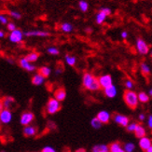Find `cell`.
Wrapping results in <instances>:
<instances>
[{
  "mask_svg": "<svg viewBox=\"0 0 152 152\" xmlns=\"http://www.w3.org/2000/svg\"><path fill=\"white\" fill-rule=\"evenodd\" d=\"M82 85L86 90L91 91H97L101 89L97 77L91 73H88V72L85 73L82 77Z\"/></svg>",
  "mask_w": 152,
  "mask_h": 152,
  "instance_id": "6da1fadb",
  "label": "cell"
},
{
  "mask_svg": "<svg viewBox=\"0 0 152 152\" xmlns=\"http://www.w3.org/2000/svg\"><path fill=\"white\" fill-rule=\"evenodd\" d=\"M123 100L125 104H127V107L131 109H135L138 107V98H137V94L134 91L127 90L124 91L123 94Z\"/></svg>",
  "mask_w": 152,
  "mask_h": 152,
  "instance_id": "7a4b0ae2",
  "label": "cell"
},
{
  "mask_svg": "<svg viewBox=\"0 0 152 152\" xmlns=\"http://www.w3.org/2000/svg\"><path fill=\"white\" fill-rule=\"evenodd\" d=\"M61 108H62V107H61L60 102H58L54 98L49 99L47 105H46V110H47L48 114H50V115L56 114L57 112H59L61 110Z\"/></svg>",
  "mask_w": 152,
  "mask_h": 152,
  "instance_id": "3957f363",
  "label": "cell"
},
{
  "mask_svg": "<svg viewBox=\"0 0 152 152\" xmlns=\"http://www.w3.org/2000/svg\"><path fill=\"white\" fill-rule=\"evenodd\" d=\"M35 120V115L34 113H32L30 111H25L22 114L21 118H20V122L23 125V126H28V125L31 124V122H33Z\"/></svg>",
  "mask_w": 152,
  "mask_h": 152,
  "instance_id": "277c9868",
  "label": "cell"
},
{
  "mask_svg": "<svg viewBox=\"0 0 152 152\" xmlns=\"http://www.w3.org/2000/svg\"><path fill=\"white\" fill-rule=\"evenodd\" d=\"M136 49H137L138 52H139V53L142 54V55L148 54V51H149L148 45L142 38H137V40H136Z\"/></svg>",
  "mask_w": 152,
  "mask_h": 152,
  "instance_id": "5b68a950",
  "label": "cell"
},
{
  "mask_svg": "<svg viewBox=\"0 0 152 152\" xmlns=\"http://www.w3.org/2000/svg\"><path fill=\"white\" fill-rule=\"evenodd\" d=\"M97 79H98L99 85H100V88H102V89H105V88L109 87L110 85L113 84V81H112V77L108 74L102 75V76L99 77Z\"/></svg>",
  "mask_w": 152,
  "mask_h": 152,
  "instance_id": "8992f818",
  "label": "cell"
},
{
  "mask_svg": "<svg viewBox=\"0 0 152 152\" xmlns=\"http://www.w3.org/2000/svg\"><path fill=\"white\" fill-rule=\"evenodd\" d=\"M12 121V113L9 109L3 108L0 111V122L3 124H9Z\"/></svg>",
  "mask_w": 152,
  "mask_h": 152,
  "instance_id": "52a82bcc",
  "label": "cell"
},
{
  "mask_svg": "<svg viewBox=\"0 0 152 152\" xmlns=\"http://www.w3.org/2000/svg\"><path fill=\"white\" fill-rule=\"evenodd\" d=\"M23 33L19 30L15 29L14 31H12L10 35V40L13 43H20L23 40Z\"/></svg>",
  "mask_w": 152,
  "mask_h": 152,
  "instance_id": "ba28073f",
  "label": "cell"
},
{
  "mask_svg": "<svg viewBox=\"0 0 152 152\" xmlns=\"http://www.w3.org/2000/svg\"><path fill=\"white\" fill-rule=\"evenodd\" d=\"M114 121L117 124L121 125V127H127V125L130 122V120L127 116H124L121 114H115Z\"/></svg>",
  "mask_w": 152,
  "mask_h": 152,
  "instance_id": "9c48e42d",
  "label": "cell"
},
{
  "mask_svg": "<svg viewBox=\"0 0 152 152\" xmlns=\"http://www.w3.org/2000/svg\"><path fill=\"white\" fill-rule=\"evenodd\" d=\"M97 120L100 121L102 124H107L110 121V118H111V116L109 114V112L105 111V110H102L100 112H98L97 114Z\"/></svg>",
  "mask_w": 152,
  "mask_h": 152,
  "instance_id": "30bf717a",
  "label": "cell"
},
{
  "mask_svg": "<svg viewBox=\"0 0 152 152\" xmlns=\"http://www.w3.org/2000/svg\"><path fill=\"white\" fill-rule=\"evenodd\" d=\"M65 98H66V91L64 88L60 87L54 91V99H56L58 102L61 103L64 101Z\"/></svg>",
  "mask_w": 152,
  "mask_h": 152,
  "instance_id": "8fae6325",
  "label": "cell"
},
{
  "mask_svg": "<svg viewBox=\"0 0 152 152\" xmlns=\"http://www.w3.org/2000/svg\"><path fill=\"white\" fill-rule=\"evenodd\" d=\"M19 64H20V66H21L23 69H24V70H26V71H28V72H33V71H35V70H36V66H35V65H34V64H32L31 63H29L28 61H26V59H25V58L20 59Z\"/></svg>",
  "mask_w": 152,
  "mask_h": 152,
  "instance_id": "7c38bea8",
  "label": "cell"
},
{
  "mask_svg": "<svg viewBox=\"0 0 152 152\" xmlns=\"http://www.w3.org/2000/svg\"><path fill=\"white\" fill-rule=\"evenodd\" d=\"M1 104H2V107L5 109L10 110L13 107V105L15 104V100L12 97H10V96H6V97H4L2 99Z\"/></svg>",
  "mask_w": 152,
  "mask_h": 152,
  "instance_id": "4fadbf2b",
  "label": "cell"
},
{
  "mask_svg": "<svg viewBox=\"0 0 152 152\" xmlns=\"http://www.w3.org/2000/svg\"><path fill=\"white\" fill-rule=\"evenodd\" d=\"M139 147L142 150H145L146 151L148 148H149L150 147H152L151 145V139L147 136L145 137H142L139 139Z\"/></svg>",
  "mask_w": 152,
  "mask_h": 152,
  "instance_id": "5bb4252c",
  "label": "cell"
},
{
  "mask_svg": "<svg viewBox=\"0 0 152 152\" xmlns=\"http://www.w3.org/2000/svg\"><path fill=\"white\" fill-rule=\"evenodd\" d=\"M23 35L26 37H49L50 36V33L49 32H45V31H28V32H25L23 33Z\"/></svg>",
  "mask_w": 152,
  "mask_h": 152,
  "instance_id": "9a60e30c",
  "label": "cell"
},
{
  "mask_svg": "<svg viewBox=\"0 0 152 152\" xmlns=\"http://www.w3.org/2000/svg\"><path fill=\"white\" fill-rule=\"evenodd\" d=\"M104 95L107 96V97H108V98H114L117 95L118 91H117V88L115 87V85L112 84V85L109 86V87L104 89Z\"/></svg>",
  "mask_w": 152,
  "mask_h": 152,
  "instance_id": "2e32d148",
  "label": "cell"
},
{
  "mask_svg": "<svg viewBox=\"0 0 152 152\" xmlns=\"http://www.w3.org/2000/svg\"><path fill=\"white\" fill-rule=\"evenodd\" d=\"M134 135L137 137V138H142V137H145L147 135V131H146V129H145L142 125H140V124H137L136 125V127H135V129H134Z\"/></svg>",
  "mask_w": 152,
  "mask_h": 152,
  "instance_id": "e0dca14e",
  "label": "cell"
},
{
  "mask_svg": "<svg viewBox=\"0 0 152 152\" xmlns=\"http://www.w3.org/2000/svg\"><path fill=\"white\" fill-rule=\"evenodd\" d=\"M37 128L32 125H28L23 128V135L26 137H32L37 134Z\"/></svg>",
  "mask_w": 152,
  "mask_h": 152,
  "instance_id": "ac0fdd59",
  "label": "cell"
},
{
  "mask_svg": "<svg viewBox=\"0 0 152 152\" xmlns=\"http://www.w3.org/2000/svg\"><path fill=\"white\" fill-rule=\"evenodd\" d=\"M109 152H125L123 148L121 146V144L118 142H114L110 144V146L108 147Z\"/></svg>",
  "mask_w": 152,
  "mask_h": 152,
  "instance_id": "d6986e66",
  "label": "cell"
},
{
  "mask_svg": "<svg viewBox=\"0 0 152 152\" xmlns=\"http://www.w3.org/2000/svg\"><path fill=\"white\" fill-rule=\"evenodd\" d=\"M50 73H51V69L49 66H42V67H40L38 69V73L37 74L42 76L44 78H47V77H50Z\"/></svg>",
  "mask_w": 152,
  "mask_h": 152,
  "instance_id": "ffe728a7",
  "label": "cell"
},
{
  "mask_svg": "<svg viewBox=\"0 0 152 152\" xmlns=\"http://www.w3.org/2000/svg\"><path fill=\"white\" fill-rule=\"evenodd\" d=\"M45 82V78L39 74H36L32 78V83L35 86H40Z\"/></svg>",
  "mask_w": 152,
  "mask_h": 152,
  "instance_id": "44dd1931",
  "label": "cell"
},
{
  "mask_svg": "<svg viewBox=\"0 0 152 152\" xmlns=\"http://www.w3.org/2000/svg\"><path fill=\"white\" fill-rule=\"evenodd\" d=\"M140 69H141V72H142V75L144 77H148L150 73H151V70H150V67L148 66V65L146 64V63H142L141 65H140Z\"/></svg>",
  "mask_w": 152,
  "mask_h": 152,
  "instance_id": "7402d4cb",
  "label": "cell"
},
{
  "mask_svg": "<svg viewBox=\"0 0 152 152\" xmlns=\"http://www.w3.org/2000/svg\"><path fill=\"white\" fill-rule=\"evenodd\" d=\"M39 57V54L37 52H31V53H28L24 58L26 59V61H28L29 63H35L36 61H37V59Z\"/></svg>",
  "mask_w": 152,
  "mask_h": 152,
  "instance_id": "603a6c76",
  "label": "cell"
},
{
  "mask_svg": "<svg viewBox=\"0 0 152 152\" xmlns=\"http://www.w3.org/2000/svg\"><path fill=\"white\" fill-rule=\"evenodd\" d=\"M92 152H109L107 145H96L92 148Z\"/></svg>",
  "mask_w": 152,
  "mask_h": 152,
  "instance_id": "cb8c5ba5",
  "label": "cell"
},
{
  "mask_svg": "<svg viewBox=\"0 0 152 152\" xmlns=\"http://www.w3.org/2000/svg\"><path fill=\"white\" fill-rule=\"evenodd\" d=\"M137 98H138V102H141V103H148L149 101V96L144 91L139 92V94H137Z\"/></svg>",
  "mask_w": 152,
  "mask_h": 152,
  "instance_id": "d4e9b609",
  "label": "cell"
},
{
  "mask_svg": "<svg viewBox=\"0 0 152 152\" xmlns=\"http://www.w3.org/2000/svg\"><path fill=\"white\" fill-rule=\"evenodd\" d=\"M65 62H66V64L68 65H70V66H74V65L76 64V62H77V58L75 56L66 54L65 55Z\"/></svg>",
  "mask_w": 152,
  "mask_h": 152,
  "instance_id": "484cf974",
  "label": "cell"
},
{
  "mask_svg": "<svg viewBox=\"0 0 152 152\" xmlns=\"http://www.w3.org/2000/svg\"><path fill=\"white\" fill-rule=\"evenodd\" d=\"M61 30L64 33H70L72 30H73V26H72L71 23H64L61 24Z\"/></svg>",
  "mask_w": 152,
  "mask_h": 152,
  "instance_id": "4316f807",
  "label": "cell"
},
{
  "mask_svg": "<svg viewBox=\"0 0 152 152\" xmlns=\"http://www.w3.org/2000/svg\"><path fill=\"white\" fill-rule=\"evenodd\" d=\"M105 18H107V15H105L104 12H102V11L100 10V11L98 12L97 16H96V23H97L98 24H102V23L104 22Z\"/></svg>",
  "mask_w": 152,
  "mask_h": 152,
  "instance_id": "83f0119b",
  "label": "cell"
},
{
  "mask_svg": "<svg viewBox=\"0 0 152 152\" xmlns=\"http://www.w3.org/2000/svg\"><path fill=\"white\" fill-rule=\"evenodd\" d=\"M125 152H134V150L135 149V145L134 143H126L125 146L123 148Z\"/></svg>",
  "mask_w": 152,
  "mask_h": 152,
  "instance_id": "f1b7e54d",
  "label": "cell"
},
{
  "mask_svg": "<svg viewBox=\"0 0 152 152\" xmlns=\"http://www.w3.org/2000/svg\"><path fill=\"white\" fill-rule=\"evenodd\" d=\"M91 127L94 129H100L102 126V123L97 120V118H94L91 121Z\"/></svg>",
  "mask_w": 152,
  "mask_h": 152,
  "instance_id": "f546056e",
  "label": "cell"
},
{
  "mask_svg": "<svg viewBox=\"0 0 152 152\" xmlns=\"http://www.w3.org/2000/svg\"><path fill=\"white\" fill-rule=\"evenodd\" d=\"M78 5H79V9H80V10L83 11V12H86L89 9V4L86 2L85 0H80L79 3H78Z\"/></svg>",
  "mask_w": 152,
  "mask_h": 152,
  "instance_id": "4dcf8cb0",
  "label": "cell"
},
{
  "mask_svg": "<svg viewBox=\"0 0 152 152\" xmlns=\"http://www.w3.org/2000/svg\"><path fill=\"white\" fill-rule=\"evenodd\" d=\"M47 52L50 55H58L59 53H60V51H59V50L55 47H50L47 50Z\"/></svg>",
  "mask_w": 152,
  "mask_h": 152,
  "instance_id": "1f68e13d",
  "label": "cell"
},
{
  "mask_svg": "<svg viewBox=\"0 0 152 152\" xmlns=\"http://www.w3.org/2000/svg\"><path fill=\"white\" fill-rule=\"evenodd\" d=\"M125 87L127 88V90H131L132 88L134 87V82H133V80H131L130 78L126 79V80H125Z\"/></svg>",
  "mask_w": 152,
  "mask_h": 152,
  "instance_id": "d6a6232c",
  "label": "cell"
},
{
  "mask_svg": "<svg viewBox=\"0 0 152 152\" xmlns=\"http://www.w3.org/2000/svg\"><path fill=\"white\" fill-rule=\"evenodd\" d=\"M136 123H129L128 125H127V131L128 132H130V133H134V129H135V127H136Z\"/></svg>",
  "mask_w": 152,
  "mask_h": 152,
  "instance_id": "836d02e7",
  "label": "cell"
},
{
  "mask_svg": "<svg viewBox=\"0 0 152 152\" xmlns=\"http://www.w3.org/2000/svg\"><path fill=\"white\" fill-rule=\"evenodd\" d=\"M9 13H10V15L11 17L15 18V19H17V20H20V19L22 18V15L20 14L19 12H16V11H10Z\"/></svg>",
  "mask_w": 152,
  "mask_h": 152,
  "instance_id": "e575fe53",
  "label": "cell"
},
{
  "mask_svg": "<svg viewBox=\"0 0 152 152\" xmlns=\"http://www.w3.org/2000/svg\"><path fill=\"white\" fill-rule=\"evenodd\" d=\"M7 26H8V29H9V31H10V32H12V31H14L15 29H17L15 23H9Z\"/></svg>",
  "mask_w": 152,
  "mask_h": 152,
  "instance_id": "d590c367",
  "label": "cell"
},
{
  "mask_svg": "<svg viewBox=\"0 0 152 152\" xmlns=\"http://www.w3.org/2000/svg\"><path fill=\"white\" fill-rule=\"evenodd\" d=\"M41 152H56V150L53 148H51V147H45Z\"/></svg>",
  "mask_w": 152,
  "mask_h": 152,
  "instance_id": "8d00e7d4",
  "label": "cell"
},
{
  "mask_svg": "<svg viewBox=\"0 0 152 152\" xmlns=\"http://www.w3.org/2000/svg\"><path fill=\"white\" fill-rule=\"evenodd\" d=\"M102 12H104L105 15H107V16H109L110 14H111V10L110 9H108V8H103V9H101L100 10Z\"/></svg>",
  "mask_w": 152,
  "mask_h": 152,
  "instance_id": "74e56055",
  "label": "cell"
},
{
  "mask_svg": "<svg viewBox=\"0 0 152 152\" xmlns=\"http://www.w3.org/2000/svg\"><path fill=\"white\" fill-rule=\"evenodd\" d=\"M0 23H3V24H7L8 23V19H7L4 15L0 14Z\"/></svg>",
  "mask_w": 152,
  "mask_h": 152,
  "instance_id": "f35d334b",
  "label": "cell"
},
{
  "mask_svg": "<svg viewBox=\"0 0 152 152\" xmlns=\"http://www.w3.org/2000/svg\"><path fill=\"white\" fill-rule=\"evenodd\" d=\"M148 126L149 129L152 128V116H151V115L148 117Z\"/></svg>",
  "mask_w": 152,
  "mask_h": 152,
  "instance_id": "ab89813d",
  "label": "cell"
},
{
  "mask_svg": "<svg viewBox=\"0 0 152 152\" xmlns=\"http://www.w3.org/2000/svg\"><path fill=\"white\" fill-rule=\"evenodd\" d=\"M63 72H64V67H63V66H61V68H60V67H58V68L56 69V74H57V75L62 74Z\"/></svg>",
  "mask_w": 152,
  "mask_h": 152,
  "instance_id": "60d3db41",
  "label": "cell"
},
{
  "mask_svg": "<svg viewBox=\"0 0 152 152\" xmlns=\"http://www.w3.org/2000/svg\"><path fill=\"white\" fill-rule=\"evenodd\" d=\"M121 37H122V38H126V37H128V33H127V32H125V31H123V32L121 33Z\"/></svg>",
  "mask_w": 152,
  "mask_h": 152,
  "instance_id": "b9f144b4",
  "label": "cell"
},
{
  "mask_svg": "<svg viewBox=\"0 0 152 152\" xmlns=\"http://www.w3.org/2000/svg\"><path fill=\"white\" fill-rule=\"evenodd\" d=\"M138 118H139V121H143L145 120V115H144V114H140L139 117H138Z\"/></svg>",
  "mask_w": 152,
  "mask_h": 152,
  "instance_id": "7bdbcfd3",
  "label": "cell"
},
{
  "mask_svg": "<svg viewBox=\"0 0 152 152\" xmlns=\"http://www.w3.org/2000/svg\"><path fill=\"white\" fill-rule=\"evenodd\" d=\"M76 152H86V150L84 148H78L76 150Z\"/></svg>",
  "mask_w": 152,
  "mask_h": 152,
  "instance_id": "ee69618b",
  "label": "cell"
},
{
  "mask_svg": "<svg viewBox=\"0 0 152 152\" xmlns=\"http://www.w3.org/2000/svg\"><path fill=\"white\" fill-rule=\"evenodd\" d=\"M5 37V33L0 30V37Z\"/></svg>",
  "mask_w": 152,
  "mask_h": 152,
  "instance_id": "f6af8a7d",
  "label": "cell"
},
{
  "mask_svg": "<svg viewBox=\"0 0 152 152\" xmlns=\"http://www.w3.org/2000/svg\"><path fill=\"white\" fill-rule=\"evenodd\" d=\"M146 152H152V147H150L149 148H148V149L146 150Z\"/></svg>",
  "mask_w": 152,
  "mask_h": 152,
  "instance_id": "bcb514c9",
  "label": "cell"
},
{
  "mask_svg": "<svg viewBox=\"0 0 152 152\" xmlns=\"http://www.w3.org/2000/svg\"><path fill=\"white\" fill-rule=\"evenodd\" d=\"M3 109V107H2V104H1V100H0V111Z\"/></svg>",
  "mask_w": 152,
  "mask_h": 152,
  "instance_id": "7dc6e473",
  "label": "cell"
},
{
  "mask_svg": "<svg viewBox=\"0 0 152 152\" xmlns=\"http://www.w3.org/2000/svg\"><path fill=\"white\" fill-rule=\"evenodd\" d=\"M149 94H150V96L152 95V91H151V89L149 90Z\"/></svg>",
  "mask_w": 152,
  "mask_h": 152,
  "instance_id": "c3c4849f",
  "label": "cell"
},
{
  "mask_svg": "<svg viewBox=\"0 0 152 152\" xmlns=\"http://www.w3.org/2000/svg\"><path fill=\"white\" fill-rule=\"evenodd\" d=\"M1 152H5V151H1Z\"/></svg>",
  "mask_w": 152,
  "mask_h": 152,
  "instance_id": "681fc988",
  "label": "cell"
},
{
  "mask_svg": "<svg viewBox=\"0 0 152 152\" xmlns=\"http://www.w3.org/2000/svg\"><path fill=\"white\" fill-rule=\"evenodd\" d=\"M4 1H7V0H4Z\"/></svg>",
  "mask_w": 152,
  "mask_h": 152,
  "instance_id": "f907efd6",
  "label": "cell"
}]
</instances>
